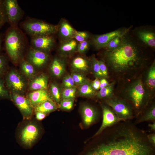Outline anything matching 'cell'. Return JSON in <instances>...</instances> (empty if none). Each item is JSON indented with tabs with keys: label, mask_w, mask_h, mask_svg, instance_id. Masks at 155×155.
Segmentation results:
<instances>
[{
	"label": "cell",
	"mask_w": 155,
	"mask_h": 155,
	"mask_svg": "<svg viewBox=\"0 0 155 155\" xmlns=\"http://www.w3.org/2000/svg\"><path fill=\"white\" fill-rule=\"evenodd\" d=\"M13 99L24 118L27 119L30 118L32 114L33 106L29 99L16 93L13 94Z\"/></svg>",
	"instance_id": "cell-13"
},
{
	"label": "cell",
	"mask_w": 155,
	"mask_h": 155,
	"mask_svg": "<svg viewBox=\"0 0 155 155\" xmlns=\"http://www.w3.org/2000/svg\"><path fill=\"white\" fill-rule=\"evenodd\" d=\"M99 134L101 140L86 155H155V146L147 133L131 121L119 122Z\"/></svg>",
	"instance_id": "cell-1"
},
{
	"label": "cell",
	"mask_w": 155,
	"mask_h": 155,
	"mask_svg": "<svg viewBox=\"0 0 155 155\" xmlns=\"http://www.w3.org/2000/svg\"><path fill=\"white\" fill-rule=\"evenodd\" d=\"M139 38L145 44L152 48L155 47V34L150 30H139L137 32Z\"/></svg>",
	"instance_id": "cell-19"
},
{
	"label": "cell",
	"mask_w": 155,
	"mask_h": 155,
	"mask_svg": "<svg viewBox=\"0 0 155 155\" xmlns=\"http://www.w3.org/2000/svg\"><path fill=\"white\" fill-rule=\"evenodd\" d=\"M98 61L100 70L104 78H107L108 77V71L104 62L102 60Z\"/></svg>",
	"instance_id": "cell-40"
},
{
	"label": "cell",
	"mask_w": 155,
	"mask_h": 155,
	"mask_svg": "<svg viewBox=\"0 0 155 155\" xmlns=\"http://www.w3.org/2000/svg\"><path fill=\"white\" fill-rule=\"evenodd\" d=\"M79 92L80 95L88 97H93L96 94L91 84L88 82L80 86Z\"/></svg>",
	"instance_id": "cell-26"
},
{
	"label": "cell",
	"mask_w": 155,
	"mask_h": 155,
	"mask_svg": "<svg viewBox=\"0 0 155 155\" xmlns=\"http://www.w3.org/2000/svg\"><path fill=\"white\" fill-rule=\"evenodd\" d=\"M35 117L36 119L39 121L43 119L46 117V114L41 112H36Z\"/></svg>",
	"instance_id": "cell-44"
},
{
	"label": "cell",
	"mask_w": 155,
	"mask_h": 155,
	"mask_svg": "<svg viewBox=\"0 0 155 155\" xmlns=\"http://www.w3.org/2000/svg\"><path fill=\"white\" fill-rule=\"evenodd\" d=\"M147 137L149 142L155 146V133L148 134Z\"/></svg>",
	"instance_id": "cell-43"
},
{
	"label": "cell",
	"mask_w": 155,
	"mask_h": 155,
	"mask_svg": "<svg viewBox=\"0 0 155 155\" xmlns=\"http://www.w3.org/2000/svg\"><path fill=\"white\" fill-rule=\"evenodd\" d=\"M91 85L93 88L95 90H98L100 89V80L99 79L96 78L91 83Z\"/></svg>",
	"instance_id": "cell-42"
},
{
	"label": "cell",
	"mask_w": 155,
	"mask_h": 155,
	"mask_svg": "<svg viewBox=\"0 0 155 155\" xmlns=\"http://www.w3.org/2000/svg\"><path fill=\"white\" fill-rule=\"evenodd\" d=\"M57 26V31L62 42L73 38L76 30L66 20H62Z\"/></svg>",
	"instance_id": "cell-17"
},
{
	"label": "cell",
	"mask_w": 155,
	"mask_h": 155,
	"mask_svg": "<svg viewBox=\"0 0 155 155\" xmlns=\"http://www.w3.org/2000/svg\"><path fill=\"white\" fill-rule=\"evenodd\" d=\"M81 110L83 122L86 126H89L96 121L98 113L93 106L85 104L82 106Z\"/></svg>",
	"instance_id": "cell-15"
},
{
	"label": "cell",
	"mask_w": 155,
	"mask_h": 155,
	"mask_svg": "<svg viewBox=\"0 0 155 155\" xmlns=\"http://www.w3.org/2000/svg\"><path fill=\"white\" fill-rule=\"evenodd\" d=\"M148 126L150 129L153 132L155 131V121L152 122V123H150L148 125Z\"/></svg>",
	"instance_id": "cell-46"
},
{
	"label": "cell",
	"mask_w": 155,
	"mask_h": 155,
	"mask_svg": "<svg viewBox=\"0 0 155 155\" xmlns=\"http://www.w3.org/2000/svg\"><path fill=\"white\" fill-rule=\"evenodd\" d=\"M48 79L44 75H40L34 78L31 82L30 87V90H45L47 86Z\"/></svg>",
	"instance_id": "cell-22"
},
{
	"label": "cell",
	"mask_w": 155,
	"mask_h": 155,
	"mask_svg": "<svg viewBox=\"0 0 155 155\" xmlns=\"http://www.w3.org/2000/svg\"><path fill=\"white\" fill-rule=\"evenodd\" d=\"M51 69L53 74L58 77H61L65 70V65L63 61L60 58H55L50 65Z\"/></svg>",
	"instance_id": "cell-21"
},
{
	"label": "cell",
	"mask_w": 155,
	"mask_h": 155,
	"mask_svg": "<svg viewBox=\"0 0 155 155\" xmlns=\"http://www.w3.org/2000/svg\"><path fill=\"white\" fill-rule=\"evenodd\" d=\"M71 76L74 83L81 85L88 82V80L84 75L77 73H73Z\"/></svg>",
	"instance_id": "cell-32"
},
{
	"label": "cell",
	"mask_w": 155,
	"mask_h": 155,
	"mask_svg": "<svg viewBox=\"0 0 155 155\" xmlns=\"http://www.w3.org/2000/svg\"><path fill=\"white\" fill-rule=\"evenodd\" d=\"M90 46V42L86 40L78 43L77 48V51L80 53H83L88 49Z\"/></svg>",
	"instance_id": "cell-36"
},
{
	"label": "cell",
	"mask_w": 155,
	"mask_h": 155,
	"mask_svg": "<svg viewBox=\"0 0 155 155\" xmlns=\"http://www.w3.org/2000/svg\"><path fill=\"white\" fill-rule=\"evenodd\" d=\"M51 91L52 96L57 102L60 100L61 94L58 87L55 84H52L51 87Z\"/></svg>",
	"instance_id": "cell-37"
},
{
	"label": "cell",
	"mask_w": 155,
	"mask_h": 155,
	"mask_svg": "<svg viewBox=\"0 0 155 155\" xmlns=\"http://www.w3.org/2000/svg\"><path fill=\"white\" fill-rule=\"evenodd\" d=\"M8 92L4 86L3 81L0 78V99L8 97Z\"/></svg>",
	"instance_id": "cell-39"
},
{
	"label": "cell",
	"mask_w": 155,
	"mask_h": 155,
	"mask_svg": "<svg viewBox=\"0 0 155 155\" xmlns=\"http://www.w3.org/2000/svg\"><path fill=\"white\" fill-rule=\"evenodd\" d=\"M146 84L151 89H154L155 87V64L154 62L150 67L148 71Z\"/></svg>",
	"instance_id": "cell-27"
},
{
	"label": "cell",
	"mask_w": 155,
	"mask_h": 155,
	"mask_svg": "<svg viewBox=\"0 0 155 155\" xmlns=\"http://www.w3.org/2000/svg\"><path fill=\"white\" fill-rule=\"evenodd\" d=\"M5 45L10 59L15 63L18 62L22 57L26 44L24 36L17 26H11L7 31Z\"/></svg>",
	"instance_id": "cell-3"
},
{
	"label": "cell",
	"mask_w": 155,
	"mask_h": 155,
	"mask_svg": "<svg viewBox=\"0 0 155 155\" xmlns=\"http://www.w3.org/2000/svg\"><path fill=\"white\" fill-rule=\"evenodd\" d=\"M104 102L112 108L122 121H131L135 118L132 106L125 100L113 96L105 99Z\"/></svg>",
	"instance_id": "cell-6"
},
{
	"label": "cell",
	"mask_w": 155,
	"mask_h": 155,
	"mask_svg": "<svg viewBox=\"0 0 155 155\" xmlns=\"http://www.w3.org/2000/svg\"><path fill=\"white\" fill-rule=\"evenodd\" d=\"M56 108V104L52 100H47L35 106V111L41 112L46 114L55 111Z\"/></svg>",
	"instance_id": "cell-24"
},
{
	"label": "cell",
	"mask_w": 155,
	"mask_h": 155,
	"mask_svg": "<svg viewBox=\"0 0 155 155\" xmlns=\"http://www.w3.org/2000/svg\"><path fill=\"white\" fill-rule=\"evenodd\" d=\"M21 67L22 71L28 77H31L35 73L34 66L28 61L23 60L21 62Z\"/></svg>",
	"instance_id": "cell-28"
},
{
	"label": "cell",
	"mask_w": 155,
	"mask_h": 155,
	"mask_svg": "<svg viewBox=\"0 0 155 155\" xmlns=\"http://www.w3.org/2000/svg\"><path fill=\"white\" fill-rule=\"evenodd\" d=\"M28 61L34 66L40 67L46 63L48 56L46 52L32 47L28 51Z\"/></svg>",
	"instance_id": "cell-14"
},
{
	"label": "cell",
	"mask_w": 155,
	"mask_h": 155,
	"mask_svg": "<svg viewBox=\"0 0 155 155\" xmlns=\"http://www.w3.org/2000/svg\"><path fill=\"white\" fill-rule=\"evenodd\" d=\"M5 82L7 87L15 93L23 92L26 87L24 80L21 76L14 71H10L7 75Z\"/></svg>",
	"instance_id": "cell-11"
},
{
	"label": "cell",
	"mask_w": 155,
	"mask_h": 155,
	"mask_svg": "<svg viewBox=\"0 0 155 155\" xmlns=\"http://www.w3.org/2000/svg\"><path fill=\"white\" fill-rule=\"evenodd\" d=\"M71 65L73 69L77 71L86 72L90 68V61L83 57L78 56L73 60Z\"/></svg>",
	"instance_id": "cell-20"
},
{
	"label": "cell",
	"mask_w": 155,
	"mask_h": 155,
	"mask_svg": "<svg viewBox=\"0 0 155 155\" xmlns=\"http://www.w3.org/2000/svg\"><path fill=\"white\" fill-rule=\"evenodd\" d=\"M39 127L34 121L27 122L20 130L19 134L20 142L26 148L32 147L38 140L40 135Z\"/></svg>",
	"instance_id": "cell-7"
},
{
	"label": "cell",
	"mask_w": 155,
	"mask_h": 155,
	"mask_svg": "<svg viewBox=\"0 0 155 155\" xmlns=\"http://www.w3.org/2000/svg\"><path fill=\"white\" fill-rule=\"evenodd\" d=\"M127 93L126 100L132 106L135 118L150 103V98L140 80H137L132 84L128 89Z\"/></svg>",
	"instance_id": "cell-4"
},
{
	"label": "cell",
	"mask_w": 155,
	"mask_h": 155,
	"mask_svg": "<svg viewBox=\"0 0 155 155\" xmlns=\"http://www.w3.org/2000/svg\"><path fill=\"white\" fill-rule=\"evenodd\" d=\"M124 35L117 47L106 51V60L111 69L117 73H127L142 65L146 59L140 45L128 34Z\"/></svg>",
	"instance_id": "cell-2"
},
{
	"label": "cell",
	"mask_w": 155,
	"mask_h": 155,
	"mask_svg": "<svg viewBox=\"0 0 155 155\" xmlns=\"http://www.w3.org/2000/svg\"><path fill=\"white\" fill-rule=\"evenodd\" d=\"M29 100L32 106H36L47 100H52L45 90H39L32 92L28 95Z\"/></svg>",
	"instance_id": "cell-18"
},
{
	"label": "cell",
	"mask_w": 155,
	"mask_h": 155,
	"mask_svg": "<svg viewBox=\"0 0 155 155\" xmlns=\"http://www.w3.org/2000/svg\"><path fill=\"white\" fill-rule=\"evenodd\" d=\"M114 82H113L107 86L100 88L97 93V97L99 98L107 99L113 96Z\"/></svg>",
	"instance_id": "cell-25"
},
{
	"label": "cell",
	"mask_w": 155,
	"mask_h": 155,
	"mask_svg": "<svg viewBox=\"0 0 155 155\" xmlns=\"http://www.w3.org/2000/svg\"><path fill=\"white\" fill-rule=\"evenodd\" d=\"M73 99H64L61 102L60 107L62 109L69 110L71 109L73 105Z\"/></svg>",
	"instance_id": "cell-35"
},
{
	"label": "cell",
	"mask_w": 155,
	"mask_h": 155,
	"mask_svg": "<svg viewBox=\"0 0 155 155\" xmlns=\"http://www.w3.org/2000/svg\"><path fill=\"white\" fill-rule=\"evenodd\" d=\"M100 80V89L105 87L108 86L109 84L106 79L104 78H101Z\"/></svg>",
	"instance_id": "cell-45"
},
{
	"label": "cell",
	"mask_w": 155,
	"mask_h": 155,
	"mask_svg": "<svg viewBox=\"0 0 155 155\" xmlns=\"http://www.w3.org/2000/svg\"><path fill=\"white\" fill-rule=\"evenodd\" d=\"M90 63L94 74L96 78L98 79L104 78L100 70L99 61L94 56H92L90 61Z\"/></svg>",
	"instance_id": "cell-29"
},
{
	"label": "cell",
	"mask_w": 155,
	"mask_h": 155,
	"mask_svg": "<svg viewBox=\"0 0 155 155\" xmlns=\"http://www.w3.org/2000/svg\"><path fill=\"white\" fill-rule=\"evenodd\" d=\"M149 103L135 118V125L146 121H155V105Z\"/></svg>",
	"instance_id": "cell-16"
},
{
	"label": "cell",
	"mask_w": 155,
	"mask_h": 155,
	"mask_svg": "<svg viewBox=\"0 0 155 155\" xmlns=\"http://www.w3.org/2000/svg\"><path fill=\"white\" fill-rule=\"evenodd\" d=\"M7 65V60L5 57L0 55V76L4 72Z\"/></svg>",
	"instance_id": "cell-41"
},
{
	"label": "cell",
	"mask_w": 155,
	"mask_h": 155,
	"mask_svg": "<svg viewBox=\"0 0 155 155\" xmlns=\"http://www.w3.org/2000/svg\"><path fill=\"white\" fill-rule=\"evenodd\" d=\"M24 30L32 37L51 35L57 31L58 26L34 19L26 20L22 24Z\"/></svg>",
	"instance_id": "cell-5"
},
{
	"label": "cell",
	"mask_w": 155,
	"mask_h": 155,
	"mask_svg": "<svg viewBox=\"0 0 155 155\" xmlns=\"http://www.w3.org/2000/svg\"><path fill=\"white\" fill-rule=\"evenodd\" d=\"M101 106L102 112V123L93 137L99 134L106 128L122 121L109 106L104 103L101 104Z\"/></svg>",
	"instance_id": "cell-9"
},
{
	"label": "cell",
	"mask_w": 155,
	"mask_h": 155,
	"mask_svg": "<svg viewBox=\"0 0 155 155\" xmlns=\"http://www.w3.org/2000/svg\"><path fill=\"white\" fill-rule=\"evenodd\" d=\"M8 22L11 26H17L22 17V11L16 0H3Z\"/></svg>",
	"instance_id": "cell-8"
},
{
	"label": "cell",
	"mask_w": 155,
	"mask_h": 155,
	"mask_svg": "<svg viewBox=\"0 0 155 155\" xmlns=\"http://www.w3.org/2000/svg\"><path fill=\"white\" fill-rule=\"evenodd\" d=\"M31 43L33 48L45 52L50 51L55 44L51 35H43L32 37Z\"/></svg>",
	"instance_id": "cell-12"
},
{
	"label": "cell",
	"mask_w": 155,
	"mask_h": 155,
	"mask_svg": "<svg viewBox=\"0 0 155 155\" xmlns=\"http://www.w3.org/2000/svg\"><path fill=\"white\" fill-rule=\"evenodd\" d=\"M7 22V19L3 0H0V29Z\"/></svg>",
	"instance_id": "cell-34"
},
{
	"label": "cell",
	"mask_w": 155,
	"mask_h": 155,
	"mask_svg": "<svg viewBox=\"0 0 155 155\" xmlns=\"http://www.w3.org/2000/svg\"><path fill=\"white\" fill-rule=\"evenodd\" d=\"M129 29H118L105 34L94 36L92 42L97 49L105 47L108 44L116 37L126 34L129 31Z\"/></svg>",
	"instance_id": "cell-10"
},
{
	"label": "cell",
	"mask_w": 155,
	"mask_h": 155,
	"mask_svg": "<svg viewBox=\"0 0 155 155\" xmlns=\"http://www.w3.org/2000/svg\"><path fill=\"white\" fill-rule=\"evenodd\" d=\"M1 43H2V39H1V36H0V50L1 48Z\"/></svg>",
	"instance_id": "cell-47"
},
{
	"label": "cell",
	"mask_w": 155,
	"mask_h": 155,
	"mask_svg": "<svg viewBox=\"0 0 155 155\" xmlns=\"http://www.w3.org/2000/svg\"><path fill=\"white\" fill-rule=\"evenodd\" d=\"M89 35L87 32L75 31L73 37L78 42H79L88 40Z\"/></svg>",
	"instance_id": "cell-33"
},
{
	"label": "cell",
	"mask_w": 155,
	"mask_h": 155,
	"mask_svg": "<svg viewBox=\"0 0 155 155\" xmlns=\"http://www.w3.org/2000/svg\"><path fill=\"white\" fill-rule=\"evenodd\" d=\"M76 92V88L74 87L65 88L62 92V97L63 99H73L75 97Z\"/></svg>",
	"instance_id": "cell-30"
},
{
	"label": "cell",
	"mask_w": 155,
	"mask_h": 155,
	"mask_svg": "<svg viewBox=\"0 0 155 155\" xmlns=\"http://www.w3.org/2000/svg\"><path fill=\"white\" fill-rule=\"evenodd\" d=\"M124 34L117 36L110 41L105 47L106 51H111L116 49L118 46Z\"/></svg>",
	"instance_id": "cell-31"
},
{
	"label": "cell",
	"mask_w": 155,
	"mask_h": 155,
	"mask_svg": "<svg viewBox=\"0 0 155 155\" xmlns=\"http://www.w3.org/2000/svg\"><path fill=\"white\" fill-rule=\"evenodd\" d=\"M63 84L65 88L74 87V82L71 75H68L63 78Z\"/></svg>",
	"instance_id": "cell-38"
},
{
	"label": "cell",
	"mask_w": 155,
	"mask_h": 155,
	"mask_svg": "<svg viewBox=\"0 0 155 155\" xmlns=\"http://www.w3.org/2000/svg\"><path fill=\"white\" fill-rule=\"evenodd\" d=\"M78 43L74 39L72 38L63 42L61 45L59 50L63 54H69L77 50Z\"/></svg>",
	"instance_id": "cell-23"
}]
</instances>
